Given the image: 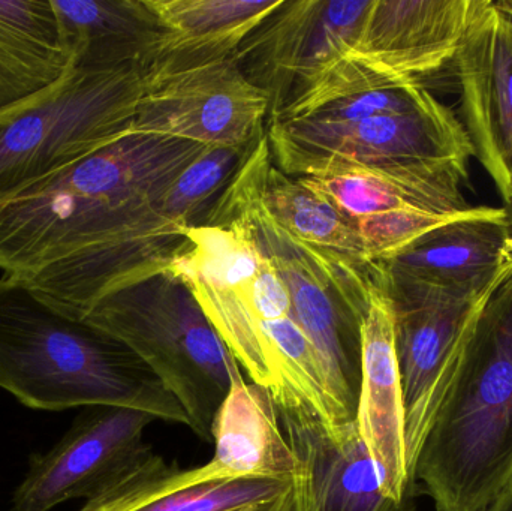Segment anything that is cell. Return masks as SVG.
<instances>
[{"label":"cell","mask_w":512,"mask_h":511,"mask_svg":"<svg viewBox=\"0 0 512 511\" xmlns=\"http://www.w3.org/2000/svg\"><path fill=\"white\" fill-rule=\"evenodd\" d=\"M206 146L131 131L0 201V270L81 318L105 294L167 269L191 225L162 212Z\"/></svg>","instance_id":"1"},{"label":"cell","mask_w":512,"mask_h":511,"mask_svg":"<svg viewBox=\"0 0 512 511\" xmlns=\"http://www.w3.org/2000/svg\"><path fill=\"white\" fill-rule=\"evenodd\" d=\"M0 389L33 410L131 408L189 428L176 398L126 345L8 275L0 279Z\"/></svg>","instance_id":"2"},{"label":"cell","mask_w":512,"mask_h":511,"mask_svg":"<svg viewBox=\"0 0 512 511\" xmlns=\"http://www.w3.org/2000/svg\"><path fill=\"white\" fill-rule=\"evenodd\" d=\"M412 476L436 511H483L512 482V269L472 324Z\"/></svg>","instance_id":"3"},{"label":"cell","mask_w":512,"mask_h":511,"mask_svg":"<svg viewBox=\"0 0 512 511\" xmlns=\"http://www.w3.org/2000/svg\"><path fill=\"white\" fill-rule=\"evenodd\" d=\"M81 318L126 345L176 398L189 428L212 440L219 410L245 378L182 279L167 270L138 279L96 300Z\"/></svg>","instance_id":"4"},{"label":"cell","mask_w":512,"mask_h":511,"mask_svg":"<svg viewBox=\"0 0 512 511\" xmlns=\"http://www.w3.org/2000/svg\"><path fill=\"white\" fill-rule=\"evenodd\" d=\"M143 71L69 66L0 110V201L114 143L134 128Z\"/></svg>","instance_id":"5"},{"label":"cell","mask_w":512,"mask_h":511,"mask_svg":"<svg viewBox=\"0 0 512 511\" xmlns=\"http://www.w3.org/2000/svg\"><path fill=\"white\" fill-rule=\"evenodd\" d=\"M186 239L165 270L188 285L252 383L280 389L279 365L259 327L294 314L273 261L237 221L191 225Z\"/></svg>","instance_id":"6"},{"label":"cell","mask_w":512,"mask_h":511,"mask_svg":"<svg viewBox=\"0 0 512 511\" xmlns=\"http://www.w3.org/2000/svg\"><path fill=\"white\" fill-rule=\"evenodd\" d=\"M468 165L321 159L292 177L327 198L354 225L366 261H378L429 231L432 215H462L472 209L462 192Z\"/></svg>","instance_id":"7"},{"label":"cell","mask_w":512,"mask_h":511,"mask_svg":"<svg viewBox=\"0 0 512 511\" xmlns=\"http://www.w3.org/2000/svg\"><path fill=\"white\" fill-rule=\"evenodd\" d=\"M376 266L393 309L406 456L412 473L430 423L453 380L472 324L504 279L487 288L442 287L391 272L381 264Z\"/></svg>","instance_id":"8"},{"label":"cell","mask_w":512,"mask_h":511,"mask_svg":"<svg viewBox=\"0 0 512 511\" xmlns=\"http://www.w3.org/2000/svg\"><path fill=\"white\" fill-rule=\"evenodd\" d=\"M270 96L252 83L234 56L156 59L143 71L132 131L248 150L265 134Z\"/></svg>","instance_id":"9"},{"label":"cell","mask_w":512,"mask_h":511,"mask_svg":"<svg viewBox=\"0 0 512 511\" xmlns=\"http://www.w3.org/2000/svg\"><path fill=\"white\" fill-rule=\"evenodd\" d=\"M225 221L245 225L273 261L288 287L292 314L321 360L336 422H354L361 386L363 318L349 308L310 255L289 242L251 201L227 189L206 219Z\"/></svg>","instance_id":"10"},{"label":"cell","mask_w":512,"mask_h":511,"mask_svg":"<svg viewBox=\"0 0 512 511\" xmlns=\"http://www.w3.org/2000/svg\"><path fill=\"white\" fill-rule=\"evenodd\" d=\"M274 164L292 174L310 162L459 161L474 158L462 120L442 101L409 113L384 114L360 122L289 120L268 123Z\"/></svg>","instance_id":"11"},{"label":"cell","mask_w":512,"mask_h":511,"mask_svg":"<svg viewBox=\"0 0 512 511\" xmlns=\"http://www.w3.org/2000/svg\"><path fill=\"white\" fill-rule=\"evenodd\" d=\"M283 435L295 458L289 511H418V492L394 500L357 423L331 425L291 390H273Z\"/></svg>","instance_id":"12"},{"label":"cell","mask_w":512,"mask_h":511,"mask_svg":"<svg viewBox=\"0 0 512 511\" xmlns=\"http://www.w3.org/2000/svg\"><path fill=\"white\" fill-rule=\"evenodd\" d=\"M227 186L254 203L289 242L318 258L351 305L366 308L375 267L364 258L354 225L274 164L267 134L248 150Z\"/></svg>","instance_id":"13"},{"label":"cell","mask_w":512,"mask_h":511,"mask_svg":"<svg viewBox=\"0 0 512 511\" xmlns=\"http://www.w3.org/2000/svg\"><path fill=\"white\" fill-rule=\"evenodd\" d=\"M370 5L372 0H285L240 45L237 62L270 96V117L342 59Z\"/></svg>","instance_id":"14"},{"label":"cell","mask_w":512,"mask_h":511,"mask_svg":"<svg viewBox=\"0 0 512 511\" xmlns=\"http://www.w3.org/2000/svg\"><path fill=\"white\" fill-rule=\"evenodd\" d=\"M451 71L474 158L512 204V20L498 0H471Z\"/></svg>","instance_id":"15"},{"label":"cell","mask_w":512,"mask_h":511,"mask_svg":"<svg viewBox=\"0 0 512 511\" xmlns=\"http://www.w3.org/2000/svg\"><path fill=\"white\" fill-rule=\"evenodd\" d=\"M155 420L131 408L90 407L50 452L33 459L15 491L14 511L92 500L149 452L143 434Z\"/></svg>","instance_id":"16"},{"label":"cell","mask_w":512,"mask_h":511,"mask_svg":"<svg viewBox=\"0 0 512 511\" xmlns=\"http://www.w3.org/2000/svg\"><path fill=\"white\" fill-rule=\"evenodd\" d=\"M471 0H372L342 59L381 86L429 87L453 66Z\"/></svg>","instance_id":"17"},{"label":"cell","mask_w":512,"mask_h":511,"mask_svg":"<svg viewBox=\"0 0 512 511\" xmlns=\"http://www.w3.org/2000/svg\"><path fill=\"white\" fill-rule=\"evenodd\" d=\"M292 477L222 476L207 462L180 470L152 449L81 511H289Z\"/></svg>","instance_id":"18"},{"label":"cell","mask_w":512,"mask_h":511,"mask_svg":"<svg viewBox=\"0 0 512 511\" xmlns=\"http://www.w3.org/2000/svg\"><path fill=\"white\" fill-rule=\"evenodd\" d=\"M361 386L358 434L384 476L385 492L394 500L418 492L406 456L402 381L394 344V318L381 273L375 278L361 321ZM420 494V492H418Z\"/></svg>","instance_id":"19"},{"label":"cell","mask_w":512,"mask_h":511,"mask_svg":"<svg viewBox=\"0 0 512 511\" xmlns=\"http://www.w3.org/2000/svg\"><path fill=\"white\" fill-rule=\"evenodd\" d=\"M379 264L442 287H493L512 269V225L507 210L472 207Z\"/></svg>","instance_id":"20"},{"label":"cell","mask_w":512,"mask_h":511,"mask_svg":"<svg viewBox=\"0 0 512 511\" xmlns=\"http://www.w3.org/2000/svg\"><path fill=\"white\" fill-rule=\"evenodd\" d=\"M72 68L141 71L158 57L164 30L147 0H51Z\"/></svg>","instance_id":"21"},{"label":"cell","mask_w":512,"mask_h":511,"mask_svg":"<svg viewBox=\"0 0 512 511\" xmlns=\"http://www.w3.org/2000/svg\"><path fill=\"white\" fill-rule=\"evenodd\" d=\"M212 441L215 455L209 464L222 476H294L295 458L277 420L273 396L258 384H234L213 423Z\"/></svg>","instance_id":"22"},{"label":"cell","mask_w":512,"mask_h":511,"mask_svg":"<svg viewBox=\"0 0 512 511\" xmlns=\"http://www.w3.org/2000/svg\"><path fill=\"white\" fill-rule=\"evenodd\" d=\"M285 0H147L164 30L156 59L234 56ZM155 59V60H156Z\"/></svg>","instance_id":"23"},{"label":"cell","mask_w":512,"mask_h":511,"mask_svg":"<svg viewBox=\"0 0 512 511\" xmlns=\"http://www.w3.org/2000/svg\"><path fill=\"white\" fill-rule=\"evenodd\" d=\"M69 66L51 0L0 2V110L56 83Z\"/></svg>","instance_id":"24"},{"label":"cell","mask_w":512,"mask_h":511,"mask_svg":"<svg viewBox=\"0 0 512 511\" xmlns=\"http://www.w3.org/2000/svg\"><path fill=\"white\" fill-rule=\"evenodd\" d=\"M248 150L207 147L165 194L162 212L174 221L194 225L198 210L213 195H221Z\"/></svg>","instance_id":"25"},{"label":"cell","mask_w":512,"mask_h":511,"mask_svg":"<svg viewBox=\"0 0 512 511\" xmlns=\"http://www.w3.org/2000/svg\"><path fill=\"white\" fill-rule=\"evenodd\" d=\"M438 101L426 87L405 84V86L381 87L367 90L328 102L303 119L321 123L360 122L384 114L409 113L429 107Z\"/></svg>","instance_id":"26"},{"label":"cell","mask_w":512,"mask_h":511,"mask_svg":"<svg viewBox=\"0 0 512 511\" xmlns=\"http://www.w3.org/2000/svg\"><path fill=\"white\" fill-rule=\"evenodd\" d=\"M483 511H512V482Z\"/></svg>","instance_id":"27"},{"label":"cell","mask_w":512,"mask_h":511,"mask_svg":"<svg viewBox=\"0 0 512 511\" xmlns=\"http://www.w3.org/2000/svg\"><path fill=\"white\" fill-rule=\"evenodd\" d=\"M499 5H501V8L504 9L505 12H507L508 15H510V18L512 20V0H498Z\"/></svg>","instance_id":"28"},{"label":"cell","mask_w":512,"mask_h":511,"mask_svg":"<svg viewBox=\"0 0 512 511\" xmlns=\"http://www.w3.org/2000/svg\"><path fill=\"white\" fill-rule=\"evenodd\" d=\"M505 210H507L508 218H510L511 225H512V204H507V206H504Z\"/></svg>","instance_id":"29"}]
</instances>
